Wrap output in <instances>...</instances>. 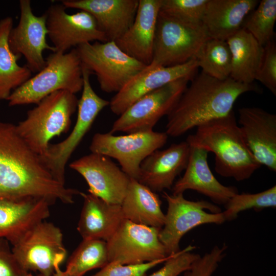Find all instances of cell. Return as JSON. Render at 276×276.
Here are the masks:
<instances>
[{"mask_svg": "<svg viewBox=\"0 0 276 276\" xmlns=\"http://www.w3.org/2000/svg\"><path fill=\"white\" fill-rule=\"evenodd\" d=\"M83 85L78 101L76 123L68 136L61 142L50 144L40 156L54 178L65 183V168L72 154L89 131L99 113L109 101L101 98L93 89L90 82L91 73L82 66Z\"/></svg>", "mask_w": 276, "mask_h": 276, "instance_id": "obj_8", "label": "cell"}, {"mask_svg": "<svg viewBox=\"0 0 276 276\" xmlns=\"http://www.w3.org/2000/svg\"><path fill=\"white\" fill-rule=\"evenodd\" d=\"M199 68L195 58L180 65L157 66L150 63L136 74L109 101L114 114L120 116L143 96L177 79L193 78Z\"/></svg>", "mask_w": 276, "mask_h": 276, "instance_id": "obj_17", "label": "cell"}, {"mask_svg": "<svg viewBox=\"0 0 276 276\" xmlns=\"http://www.w3.org/2000/svg\"><path fill=\"white\" fill-rule=\"evenodd\" d=\"M186 141L191 146L214 153L215 171L222 176L242 181L261 166L244 142L233 110L199 126Z\"/></svg>", "mask_w": 276, "mask_h": 276, "instance_id": "obj_3", "label": "cell"}, {"mask_svg": "<svg viewBox=\"0 0 276 276\" xmlns=\"http://www.w3.org/2000/svg\"><path fill=\"white\" fill-rule=\"evenodd\" d=\"M37 276H45L43 275L39 274ZM48 276H67V274L65 273L64 271L61 270L60 268H58L51 275Z\"/></svg>", "mask_w": 276, "mask_h": 276, "instance_id": "obj_39", "label": "cell"}, {"mask_svg": "<svg viewBox=\"0 0 276 276\" xmlns=\"http://www.w3.org/2000/svg\"><path fill=\"white\" fill-rule=\"evenodd\" d=\"M255 80L276 95V45L274 40L264 46L263 58Z\"/></svg>", "mask_w": 276, "mask_h": 276, "instance_id": "obj_35", "label": "cell"}, {"mask_svg": "<svg viewBox=\"0 0 276 276\" xmlns=\"http://www.w3.org/2000/svg\"><path fill=\"white\" fill-rule=\"evenodd\" d=\"M170 257L136 264H122L118 262H111L91 276H147V272L150 269L165 262Z\"/></svg>", "mask_w": 276, "mask_h": 276, "instance_id": "obj_36", "label": "cell"}, {"mask_svg": "<svg viewBox=\"0 0 276 276\" xmlns=\"http://www.w3.org/2000/svg\"><path fill=\"white\" fill-rule=\"evenodd\" d=\"M193 248L189 246L170 256L162 267L149 276H178L187 271L193 262L200 257L198 254L191 252Z\"/></svg>", "mask_w": 276, "mask_h": 276, "instance_id": "obj_37", "label": "cell"}, {"mask_svg": "<svg viewBox=\"0 0 276 276\" xmlns=\"http://www.w3.org/2000/svg\"><path fill=\"white\" fill-rule=\"evenodd\" d=\"M239 126L248 149L261 166L276 171V115L258 107L239 109Z\"/></svg>", "mask_w": 276, "mask_h": 276, "instance_id": "obj_18", "label": "cell"}, {"mask_svg": "<svg viewBox=\"0 0 276 276\" xmlns=\"http://www.w3.org/2000/svg\"><path fill=\"white\" fill-rule=\"evenodd\" d=\"M80 193L54 178L16 125L0 121V199L35 198L72 204Z\"/></svg>", "mask_w": 276, "mask_h": 276, "instance_id": "obj_1", "label": "cell"}, {"mask_svg": "<svg viewBox=\"0 0 276 276\" xmlns=\"http://www.w3.org/2000/svg\"><path fill=\"white\" fill-rule=\"evenodd\" d=\"M78 101L75 94L68 91L51 94L29 110L26 119L16 125L17 132L32 150L42 155L51 139L69 130Z\"/></svg>", "mask_w": 276, "mask_h": 276, "instance_id": "obj_5", "label": "cell"}, {"mask_svg": "<svg viewBox=\"0 0 276 276\" xmlns=\"http://www.w3.org/2000/svg\"><path fill=\"white\" fill-rule=\"evenodd\" d=\"M168 137L165 132L153 130L122 135H115L109 132L96 133L89 149L91 152L116 159L130 178L137 180L142 162L153 151L161 148Z\"/></svg>", "mask_w": 276, "mask_h": 276, "instance_id": "obj_11", "label": "cell"}, {"mask_svg": "<svg viewBox=\"0 0 276 276\" xmlns=\"http://www.w3.org/2000/svg\"><path fill=\"white\" fill-rule=\"evenodd\" d=\"M227 248L225 243L222 247L215 246L209 252L195 260L184 276H212L224 258Z\"/></svg>", "mask_w": 276, "mask_h": 276, "instance_id": "obj_34", "label": "cell"}, {"mask_svg": "<svg viewBox=\"0 0 276 276\" xmlns=\"http://www.w3.org/2000/svg\"><path fill=\"white\" fill-rule=\"evenodd\" d=\"M81 65L96 75L100 87L118 93L146 66L122 51L114 41H95L75 48Z\"/></svg>", "mask_w": 276, "mask_h": 276, "instance_id": "obj_7", "label": "cell"}, {"mask_svg": "<svg viewBox=\"0 0 276 276\" xmlns=\"http://www.w3.org/2000/svg\"><path fill=\"white\" fill-rule=\"evenodd\" d=\"M11 244L17 262L27 272L51 275L66 257L61 229L44 220L34 225Z\"/></svg>", "mask_w": 276, "mask_h": 276, "instance_id": "obj_6", "label": "cell"}, {"mask_svg": "<svg viewBox=\"0 0 276 276\" xmlns=\"http://www.w3.org/2000/svg\"><path fill=\"white\" fill-rule=\"evenodd\" d=\"M61 3L66 9L90 13L108 41H115L132 25L139 0H64Z\"/></svg>", "mask_w": 276, "mask_h": 276, "instance_id": "obj_20", "label": "cell"}, {"mask_svg": "<svg viewBox=\"0 0 276 276\" xmlns=\"http://www.w3.org/2000/svg\"><path fill=\"white\" fill-rule=\"evenodd\" d=\"M45 66L14 90L7 101L10 106L38 104L57 91L75 94L83 85L82 65L75 48L68 52H52Z\"/></svg>", "mask_w": 276, "mask_h": 276, "instance_id": "obj_4", "label": "cell"}, {"mask_svg": "<svg viewBox=\"0 0 276 276\" xmlns=\"http://www.w3.org/2000/svg\"><path fill=\"white\" fill-rule=\"evenodd\" d=\"M161 205L162 201L156 193L137 180L130 178L121 204L125 219L141 225L162 228L165 214Z\"/></svg>", "mask_w": 276, "mask_h": 276, "instance_id": "obj_26", "label": "cell"}, {"mask_svg": "<svg viewBox=\"0 0 276 276\" xmlns=\"http://www.w3.org/2000/svg\"><path fill=\"white\" fill-rule=\"evenodd\" d=\"M161 228L124 219L106 241L109 262L136 264L167 258L159 238Z\"/></svg>", "mask_w": 276, "mask_h": 276, "instance_id": "obj_13", "label": "cell"}, {"mask_svg": "<svg viewBox=\"0 0 276 276\" xmlns=\"http://www.w3.org/2000/svg\"><path fill=\"white\" fill-rule=\"evenodd\" d=\"M190 149L186 141L153 151L141 164L137 181L155 193L170 189L176 177L185 170Z\"/></svg>", "mask_w": 276, "mask_h": 276, "instance_id": "obj_19", "label": "cell"}, {"mask_svg": "<svg viewBox=\"0 0 276 276\" xmlns=\"http://www.w3.org/2000/svg\"><path fill=\"white\" fill-rule=\"evenodd\" d=\"M27 272L17 262L9 242L0 238V276H24Z\"/></svg>", "mask_w": 276, "mask_h": 276, "instance_id": "obj_38", "label": "cell"}, {"mask_svg": "<svg viewBox=\"0 0 276 276\" xmlns=\"http://www.w3.org/2000/svg\"><path fill=\"white\" fill-rule=\"evenodd\" d=\"M162 0H139L134 21L128 30L115 41L125 53L141 63L152 60L156 22Z\"/></svg>", "mask_w": 276, "mask_h": 276, "instance_id": "obj_21", "label": "cell"}, {"mask_svg": "<svg viewBox=\"0 0 276 276\" xmlns=\"http://www.w3.org/2000/svg\"><path fill=\"white\" fill-rule=\"evenodd\" d=\"M61 4H53L44 13L48 36L55 52L66 53L72 48L93 41H108L94 17L80 10L68 14Z\"/></svg>", "mask_w": 276, "mask_h": 276, "instance_id": "obj_14", "label": "cell"}, {"mask_svg": "<svg viewBox=\"0 0 276 276\" xmlns=\"http://www.w3.org/2000/svg\"><path fill=\"white\" fill-rule=\"evenodd\" d=\"M208 0H162L159 12L182 22L202 24Z\"/></svg>", "mask_w": 276, "mask_h": 276, "instance_id": "obj_33", "label": "cell"}, {"mask_svg": "<svg viewBox=\"0 0 276 276\" xmlns=\"http://www.w3.org/2000/svg\"><path fill=\"white\" fill-rule=\"evenodd\" d=\"M256 0H208L202 25L210 38L226 41L242 28Z\"/></svg>", "mask_w": 276, "mask_h": 276, "instance_id": "obj_25", "label": "cell"}, {"mask_svg": "<svg viewBox=\"0 0 276 276\" xmlns=\"http://www.w3.org/2000/svg\"><path fill=\"white\" fill-rule=\"evenodd\" d=\"M70 167L85 180L88 193L108 203L121 205L130 178L111 158L91 152L72 162Z\"/></svg>", "mask_w": 276, "mask_h": 276, "instance_id": "obj_15", "label": "cell"}, {"mask_svg": "<svg viewBox=\"0 0 276 276\" xmlns=\"http://www.w3.org/2000/svg\"><path fill=\"white\" fill-rule=\"evenodd\" d=\"M168 116L166 133L180 136L194 127L228 115L238 98L258 91L254 84L213 78L203 72L194 77Z\"/></svg>", "mask_w": 276, "mask_h": 276, "instance_id": "obj_2", "label": "cell"}, {"mask_svg": "<svg viewBox=\"0 0 276 276\" xmlns=\"http://www.w3.org/2000/svg\"><path fill=\"white\" fill-rule=\"evenodd\" d=\"M226 41L232 56L230 78L239 83L253 84L262 61L264 47L242 28Z\"/></svg>", "mask_w": 276, "mask_h": 276, "instance_id": "obj_27", "label": "cell"}, {"mask_svg": "<svg viewBox=\"0 0 276 276\" xmlns=\"http://www.w3.org/2000/svg\"><path fill=\"white\" fill-rule=\"evenodd\" d=\"M19 4V20L10 33L9 44L13 52L25 57L26 65L32 73H38L46 64L43 52L48 50L55 52V49L47 41L48 31L45 13L35 15L30 0H20Z\"/></svg>", "mask_w": 276, "mask_h": 276, "instance_id": "obj_16", "label": "cell"}, {"mask_svg": "<svg viewBox=\"0 0 276 276\" xmlns=\"http://www.w3.org/2000/svg\"><path fill=\"white\" fill-rule=\"evenodd\" d=\"M202 25H189L159 13L151 64L171 66L195 58L209 38Z\"/></svg>", "mask_w": 276, "mask_h": 276, "instance_id": "obj_9", "label": "cell"}, {"mask_svg": "<svg viewBox=\"0 0 276 276\" xmlns=\"http://www.w3.org/2000/svg\"><path fill=\"white\" fill-rule=\"evenodd\" d=\"M51 203L41 198L0 199V238L11 244L50 216Z\"/></svg>", "mask_w": 276, "mask_h": 276, "instance_id": "obj_23", "label": "cell"}, {"mask_svg": "<svg viewBox=\"0 0 276 276\" xmlns=\"http://www.w3.org/2000/svg\"><path fill=\"white\" fill-rule=\"evenodd\" d=\"M190 146L185 173L173 185V194H183L187 190H192L208 197L215 203L224 205L231 197L238 193L237 188L224 186L218 181L208 165L207 151Z\"/></svg>", "mask_w": 276, "mask_h": 276, "instance_id": "obj_22", "label": "cell"}, {"mask_svg": "<svg viewBox=\"0 0 276 276\" xmlns=\"http://www.w3.org/2000/svg\"><path fill=\"white\" fill-rule=\"evenodd\" d=\"M224 206L225 210L222 214L225 221L235 220L240 212L247 210L260 211L265 208H275L276 186L257 193H237L229 199Z\"/></svg>", "mask_w": 276, "mask_h": 276, "instance_id": "obj_32", "label": "cell"}, {"mask_svg": "<svg viewBox=\"0 0 276 276\" xmlns=\"http://www.w3.org/2000/svg\"><path fill=\"white\" fill-rule=\"evenodd\" d=\"M276 0H262L242 27L262 46L273 40Z\"/></svg>", "mask_w": 276, "mask_h": 276, "instance_id": "obj_31", "label": "cell"}, {"mask_svg": "<svg viewBox=\"0 0 276 276\" xmlns=\"http://www.w3.org/2000/svg\"><path fill=\"white\" fill-rule=\"evenodd\" d=\"M195 58L204 74L221 80L230 77L232 56L226 41L209 38Z\"/></svg>", "mask_w": 276, "mask_h": 276, "instance_id": "obj_30", "label": "cell"}, {"mask_svg": "<svg viewBox=\"0 0 276 276\" xmlns=\"http://www.w3.org/2000/svg\"><path fill=\"white\" fill-rule=\"evenodd\" d=\"M163 197L168 208L159 238L167 256L180 251L181 239L190 230L203 224H221L225 222L220 208L207 201L189 200L182 193L170 195L164 192Z\"/></svg>", "mask_w": 276, "mask_h": 276, "instance_id": "obj_10", "label": "cell"}, {"mask_svg": "<svg viewBox=\"0 0 276 276\" xmlns=\"http://www.w3.org/2000/svg\"><path fill=\"white\" fill-rule=\"evenodd\" d=\"M24 276H33L31 273L27 272L26 274H25Z\"/></svg>", "mask_w": 276, "mask_h": 276, "instance_id": "obj_40", "label": "cell"}, {"mask_svg": "<svg viewBox=\"0 0 276 276\" xmlns=\"http://www.w3.org/2000/svg\"><path fill=\"white\" fill-rule=\"evenodd\" d=\"M193 79H177L143 96L119 116L109 132L127 134L153 130L158 121L171 111Z\"/></svg>", "mask_w": 276, "mask_h": 276, "instance_id": "obj_12", "label": "cell"}, {"mask_svg": "<svg viewBox=\"0 0 276 276\" xmlns=\"http://www.w3.org/2000/svg\"><path fill=\"white\" fill-rule=\"evenodd\" d=\"M13 24L9 16L0 20V101L7 100L14 90L32 77V72L26 65L18 64L21 56L10 49L9 36Z\"/></svg>", "mask_w": 276, "mask_h": 276, "instance_id": "obj_28", "label": "cell"}, {"mask_svg": "<svg viewBox=\"0 0 276 276\" xmlns=\"http://www.w3.org/2000/svg\"><path fill=\"white\" fill-rule=\"evenodd\" d=\"M83 206L77 231L83 239L108 241L115 233L124 217L121 205L107 202L91 195L80 192Z\"/></svg>", "mask_w": 276, "mask_h": 276, "instance_id": "obj_24", "label": "cell"}, {"mask_svg": "<svg viewBox=\"0 0 276 276\" xmlns=\"http://www.w3.org/2000/svg\"><path fill=\"white\" fill-rule=\"evenodd\" d=\"M109 263L107 243L101 239H83L70 257L64 270L67 276H83Z\"/></svg>", "mask_w": 276, "mask_h": 276, "instance_id": "obj_29", "label": "cell"}]
</instances>
